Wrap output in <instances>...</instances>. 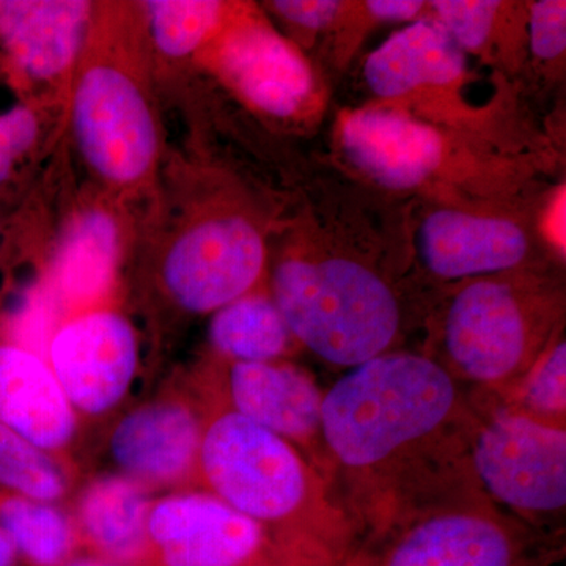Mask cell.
Instances as JSON below:
<instances>
[{
	"instance_id": "obj_18",
	"label": "cell",
	"mask_w": 566,
	"mask_h": 566,
	"mask_svg": "<svg viewBox=\"0 0 566 566\" xmlns=\"http://www.w3.org/2000/svg\"><path fill=\"white\" fill-rule=\"evenodd\" d=\"M465 52L434 18L411 22L368 55L364 74L381 98L397 99L423 87H446L463 77Z\"/></svg>"
},
{
	"instance_id": "obj_2",
	"label": "cell",
	"mask_w": 566,
	"mask_h": 566,
	"mask_svg": "<svg viewBox=\"0 0 566 566\" xmlns=\"http://www.w3.org/2000/svg\"><path fill=\"white\" fill-rule=\"evenodd\" d=\"M196 485L266 528L305 566H338L356 545L352 521L334 504L301 450L221 405L203 406Z\"/></svg>"
},
{
	"instance_id": "obj_1",
	"label": "cell",
	"mask_w": 566,
	"mask_h": 566,
	"mask_svg": "<svg viewBox=\"0 0 566 566\" xmlns=\"http://www.w3.org/2000/svg\"><path fill=\"white\" fill-rule=\"evenodd\" d=\"M472 401L434 357L389 352L353 367L323 395L331 472L392 486V502L465 465Z\"/></svg>"
},
{
	"instance_id": "obj_30",
	"label": "cell",
	"mask_w": 566,
	"mask_h": 566,
	"mask_svg": "<svg viewBox=\"0 0 566 566\" xmlns=\"http://www.w3.org/2000/svg\"><path fill=\"white\" fill-rule=\"evenodd\" d=\"M368 13L381 21H412L419 17L424 3L420 0H374L365 3Z\"/></svg>"
},
{
	"instance_id": "obj_24",
	"label": "cell",
	"mask_w": 566,
	"mask_h": 566,
	"mask_svg": "<svg viewBox=\"0 0 566 566\" xmlns=\"http://www.w3.org/2000/svg\"><path fill=\"white\" fill-rule=\"evenodd\" d=\"M494 401L536 422L566 428L565 340H554L520 385Z\"/></svg>"
},
{
	"instance_id": "obj_27",
	"label": "cell",
	"mask_w": 566,
	"mask_h": 566,
	"mask_svg": "<svg viewBox=\"0 0 566 566\" xmlns=\"http://www.w3.org/2000/svg\"><path fill=\"white\" fill-rule=\"evenodd\" d=\"M40 126L28 106H14L0 114V188L9 182L17 163L31 150Z\"/></svg>"
},
{
	"instance_id": "obj_8",
	"label": "cell",
	"mask_w": 566,
	"mask_h": 566,
	"mask_svg": "<svg viewBox=\"0 0 566 566\" xmlns=\"http://www.w3.org/2000/svg\"><path fill=\"white\" fill-rule=\"evenodd\" d=\"M82 155L111 181L139 180L150 169L158 134L150 107L134 81L112 66L85 71L73 99Z\"/></svg>"
},
{
	"instance_id": "obj_13",
	"label": "cell",
	"mask_w": 566,
	"mask_h": 566,
	"mask_svg": "<svg viewBox=\"0 0 566 566\" xmlns=\"http://www.w3.org/2000/svg\"><path fill=\"white\" fill-rule=\"evenodd\" d=\"M346 158L371 180L392 189H412L430 180L446 156L433 126L394 107L348 112L340 123Z\"/></svg>"
},
{
	"instance_id": "obj_5",
	"label": "cell",
	"mask_w": 566,
	"mask_h": 566,
	"mask_svg": "<svg viewBox=\"0 0 566 566\" xmlns=\"http://www.w3.org/2000/svg\"><path fill=\"white\" fill-rule=\"evenodd\" d=\"M558 300L523 282L479 279L461 286L441 324L442 359L458 382L502 400L553 344Z\"/></svg>"
},
{
	"instance_id": "obj_29",
	"label": "cell",
	"mask_w": 566,
	"mask_h": 566,
	"mask_svg": "<svg viewBox=\"0 0 566 566\" xmlns=\"http://www.w3.org/2000/svg\"><path fill=\"white\" fill-rule=\"evenodd\" d=\"M273 6L285 20L312 31L327 28L342 9L333 0H277Z\"/></svg>"
},
{
	"instance_id": "obj_19",
	"label": "cell",
	"mask_w": 566,
	"mask_h": 566,
	"mask_svg": "<svg viewBox=\"0 0 566 566\" xmlns=\"http://www.w3.org/2000/svg\"><path fill=\"white\" fill-rule=\"evenodd\" d=\"M150 491L122 474L98 476L77 499V524L114 560L133 562L147 547Z\"/></svg>"
},
{
	"instance_id": "obj_12",
	"label": "cell",
	"mask_w": 566,
	"mask_h": 566,
	"mask_svg": "<svg viewBox=\"0 0 566 566\" xmlns=\"http://www.w3.org/2000/svg\"><path fill=\"white\" fill-rule=\"evenodd\" d=\"M203 406L163 397L122 417L109 436L112 463L145 490L196 483Z\"/></svg>"
},
{
	"instance_id": "obj_16",
	"label": "cell",
	"mask_w": 566,
	"mask_h": 566,
	"mask_svg": "<svg viewBox=\"0 0 566 566\" xmlns=\"http://www.w3.org/2000/svg\"><path fill=\"white\" fill-rule=\"evenodd\" d=\"M0 423L54 457L77 434L80 416L50 364L24 346L0 344Z\"/></svg>"
},
{
	"instance_id": "obj_7",
	"label": "cell",
	"mask_w": 566,
	"mask_h": 566,
	"mask_svg": "<svg viewBox=\"0 0 566 566\" xmlns=\"http://www.w3.org/2000/svg\"><path fill=\"white\" fill-rule=\"evenodd\" d=\"M148 551L161 566H305L266 528L203 490L151 502Z\"/></svg>"
},
{
	"instance_id": "obj_9",
	"label": "cell",
	"mask_w": 566,
	"mask_h": 566,
	"mask_svg": "<svg viewBox=\"0 0 566 566\" xmlns=\"http://www.w3.org/2000/svg\"><path fill=\"white\" fill-rule=\"evenodd\" d=\"M263 264L262 237L251 223L212 219L182 234L167 253L164 289L182 311L210 314L249 294Z\"/></svg>"
},
{
	"instance_id": "obj_14",
	"label": "cell",
	"mask_w": 566,
	"mask_h": 566,
	"mask_svg": "<svg viewBox=\"0 0 566 566\" xmlns=\"http://www.w3.org/2000/svg\"><path fill=\"white\" fill-rule=\"evenodd\" d=\"M219 66L241 95L275 117H293L314 93L304 59L263 25H240L219 48Z\"/></svg>"
},
{
	"instance_id": "obj_21",
	"label": "cell",
	"mask_w": 566,
	"mask_h": 566,
	"mask_svg": "<svg viewBox=\"0 0 566 566\" xmlns=\"http://www.w3.org/2000/svg\"><path fill=\"white\" fill-rule=\"evenodd\" d=\"M0 531L36 566L61 565L74 545L73 521L61 506L6 491H0Z\"/></svg>"
},
{
	"instance_id": "obj_23",
	"label": "cell",
	"mask_w": 566,
	"mask_h": 566,
	"mask_svg": "<svg viewBox=\"0 0 566 566\" xmlns=\"http://www.w3.org/2000/svg\"><path fill=\"white\" fill-rule=\"evenodd\" d=\"M69 488V475L54 455L0 423V491L57 504Z\"/></svg>"
},
{
	"instance_id": "obj_15",
	"label": "cell",
	"mask_w": 566,
	"mask_h": 566,
	"mask_svg": "<svg viewBox=\"0 0 566 566\" xmlns=\"http://www.w3.org/2000/svg\"><path fill=\"white\" fill-rule=\"evenodd\" d=\"M419 249L430 273L461 281L515 270L526 259L528 241L506 219L439 210L420 227Z\"/></svg>"
},
{
	"instance_id": "obj_26",
	"label": "cell",
	"mask_w": 566,
	"mask_h": 566,
	"mask_svg": "<svg viewBox=\"0 0 566 566\" xmlns=\"http://www.w3.org/2000/svg\"><path fill=\"white\" fill-rule=\"evenodd\" d=\"M436 18L465 51H480L493 32L501 2L438 0L431 3Z\"/></svg>"
},
{
	"instance_id": "obj_4",
	"label": "cell",
	"mask_w": 566,
	"mask_h": 566,
	"mask_svg": "<svg viewBox=\"0 0 566 566\" xmlns=\"http://www.w3.org/2000/svg\"><path fill=\"white\" fill-rule=\"evenodd\" d=\"M273 300L293 337L338 367L392 352L400 333L392 289L353 260H286L275 270Z\"/></svg>"
},
{
	"instance_id": "obj_32",
	"label": "cell",
	"mask_w": 566,
	"mask_h": 566,
	"mask_svg": "<svg viewBox=\"0 0 566 566\" xmlns=\"http://www.w3.org/2000/svg\"><path fill=\"white\" fill-rule=\"evenodd\" d=\"M14 560H17V551L7 535L0 531V566H14Z\"/></svg>"
},
{
	"instance_id": "obj_31",
	"label": "cell",
	"mask_w": 566,
	"mask_h": 566,
	"mask_svg": "<svg viewBox=\"0 0 566 566\" xmlns=\"http://www.w3.org/2000/svg\"><path fill=\"white\" fill-rule=\"evenodd\" d=\"M565 196L557 199L554 211L549 214V233L553 234L554 243L562 244L565 249Z\"/></svg>"
},
{
	"instance_id": "obj_3",
	"label": "cell",
	"mask_w": 566,
	"mask_h": 566,
	"mask_svg": "<svg viewBox=\"0 0 566 566\" xmlns=\"http://www.w3.org/2000/svg\"><path fill=\"white\" fill-rule=\"evenodd\" d=\"M338 566H554L564 546L499 512L463 471L389 505Z\"/></svg>"
},
{
	"instance_id": "obj_22",
	"label": "cell",
	"mask_w": 566,
	"mask_h": 566,
	"mask_svg": "<svg viewBox=\"0 0 566 566\" xmlns=\"http://www.w3.org/2000/svg\"><path fill=\"white\" fill-rule=\"evenodd\" d=\"M117 256L114 222L102 212L84 216L63 248L61 275L71 294L85 297L102 292Z\"/></svg>"
},
{
	"instance_id": "obj_20",
	"label": "cell",
	"mask_w": 566,
	"mask_h": 566,
	"mask_svg": "<svg viewBox=\"0 0 566 566\" xmlns=\"http://www.w3.org/2000/svg\"><path fill=\"white\" fill-rule=\"evenodd\" d=\"M293 335L273 297L245 294L214 312L210 340L229 363H277L292 348Z\"/></svg>"
},
{
	"instance_id": "obj_10",
	"label": "cell",
	"mask_w": 566,
	"mask_h": 566,
	"mask_svg": "<svg viewBox=\"0 0 566 566\" xmlns=\"http://www.w3.org/2000/svg\"><path fill=\"white\" fill-rule=\"evenodd\" d=\"M48 364L77 416L109 415L125 400L137 375L136 333L117 312H88L57 331Z\"/></svg>"
},
{
	"instance_id": "obj_25",
	"label": "cell",
	"mask_w": 566,
	"mask_h": 566,
	"mask_svg": "<svg viewBox=\"0 0 566 566\" xmlns=\"http://www.w3.org/2000/svg\"><path fill=\"white\" fill-rule=\"evenodd\" d=\"M148 20L156 46L170 57L191 54L221 20L222 3L211 0H151Z\"/></svg>"
},
{
	"instance_id": "obj_28",
	"label": "cell",
	"mask_w": 566,
	"mask_h": 566,
	"mask_svg": "<svg viewBox=\"0 0 566 566\" xmlns=\"http://www.w3.org/2000/svg\"><path fill=\"white\" fill-rule=\"evenodd\" d=\"M528 36L532 52L542 61H554L566 48V3L564 0H542L531 7Z\"/></svg>"
},
{
	"instance_id": "obj_33",
	"label": "cell",
	"mask_w": 566,
	"mask_h": 566,
	"mask_svg": "<svg viewBox=\"0 0 566 566\" xmlns=\"http://www.w3.org/2000/svg\"><path fill=\"white\" fill-rule=\"evenodd\" d=\"M66 566H115V565L109 564V562L95 560V558H87V560L73 562V564H70Z\"/></svg>"
},
{
	"instance_id": "obj_17",
	"label": "cell",
	"mask_w": 566,
	"mask_h": 566,
	"mask_svg": "<svg viewBox=\"0 0 566 566\" xmlns=\"http://www.w3.org/2000/svg\"><path fill=\"white\" fill-rule=\"evenodd\" d=\"M88 17L82 0H0V48L29 77L51 80L80 52Z\"/></svg>"
},
{
	"instance_id": "obj_6",
	"label": "cell",
	"mask_w": 566,
	"mask_h": 566,
	"mask_svg": "<svg viewBox=\"0 0 566 566\" xmlns=\"http://www.w3.org/2000/svg\"><path fill=\"white\" fill-rule=\"evenodd\" d=\"M465 461L479 490L542 531L565 512L566 428L536 422L490 398L472 405Z\"/></svg>"
},
{
	"instance_id": "obj_11",
	"label": "cell",
	"mask_w": 566,
	"mask_h": 566,
	"mask_svg": "<svg viewBox=\"0 0 566 566\" xmlns=\"http://www.w3.org/2000/svg\"><path fill=\"white\" fill-rule=\"evenodd\" d=\"M323 395L315 379L294 365L229 363L221 385H211L208 401L281 436L326 479L331 464L322 438Z\"/></svg>"
}]
</instances>
